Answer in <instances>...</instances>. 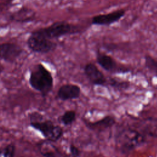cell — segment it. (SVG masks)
<instances>
[{"mask_svg":"<svg viewBox=\"0 0 157 157\" xmlns=\"http://www.w3.org/2000/svg\"><path fill=\"white\" fill-rule=\"evenodd\" d=\"M31 87L39 92L43 97L47 96L53 87V77L51 72L42 63L31 69L29 77Z\"/></svg>","mask_w":157,"mask_h":157,"instance_id":"6da1fadb","label":"cell"},{"mask_svg":"<svg viewBox=\"0 0 157 157\" xmlns=\"http://www.w3.org/2000/svg\"><path fill=\"white\" fill-rule=\"evenodd\" d=\"M29 125L34 129L39 131L46 139L51 142L58 140L63 135V128L55 124L52 120L44 119L43 116L37 112L29 115Z\"/></svg>","mask_w":157,"mask_h":157,"instance_id":"7a4b0ae2","label":"cell"},{"mask_svg":"<svg viewBox=\"0 0 157 157\" xmlns=\"http://www.w3.org/2000/svg\"><path fill=\"white\" fill-rule=\"evenodd\" d=\"M145 142V136L141 132L127 128L121 131L115 138L118 150L123 154H128Z\"/></svg>","mask_w":157,"mask_h":157,"instance_id":"3957f363","label":"cell"},{"mask_svg":"<svg viewBox=\"0 0 157 157\" xmlns=\"http://www.w3.org/2000/svg\"><path fill=\"white\" fill-rule=\"evenodd\" d=\"M39 35L49 39H55L63 36L78 33V26L65 21H55L50 25L34 30Z\"/></svg>","mask_w":157,"mask_h":157,"instance_id":"277c9868","label":"cell"},{"mask_svg":"<svg viewBox=\"0 0 157 157\" xmlns=\"http://www.w3.org/2000/svg\"><path fill=\"white\" fill-rule=\"evenodd\" d=\"M26 44L29 50L37 53L45 54L54 51L57 48V44L33 31L26 40Z\"/></svg>","mask_w":157,"mask_h":157,"instance_id":"5b68a950","label":"cell"},{"mask_svg":"<svg viewBox=\"0 0 157 157\" xmlns=\"http://www.w3.org/2000/svg\"><path fill=\"white\" fill-rule=\"evenodd\" d=\"M96 59L98 64L107 72L112 73H125L129 71L128 68L118 66L117 61L112 56L99 50L96 52Z\"/></svg>","mask_w":157,"mask_h":157,"instance_id":"8992f818","label":"cell"},{"mask_svg":"<svg viewBox=\"0 0 157 157\" xmlns=\"http://www.w3.org/2000/svg\"><path fill=\"white\" fill-rule=\"evenodd\" d=\"M1 59L8 63H13L23 53L19 45L12 42H4L0 45Z\"/></svg>","mask_w":157,"mask_h":157,"instance_id":"52a82bcc","label":"cell"},{"mask_svg":"<svg viewBox=\"0 0 157 157\" xmlns=\"http://www.w3.org/2000/svg\"><path fill=\"white\" fill-rule=\"evenodd\" d=\"M123 9H118L108 13L94 15L91 18V25L97 26H110L120 20L125 15Z\"/></svg>","mask_w":157,"mask_h":157,"instance_id":"ba28073f","label":"cell"},{"mask_svg":"<svg viewBox=\"0 0 157 157\" xmlns=\"http://www.w3.org/2000/svg\"><path fill=\"white\" fill-rule=\"evenodd\" d=\"M83 70L86 77L93 85L101 86L108 85V79L94 64L91 63L86 64Z\"/></svg>","mask_w":157,"mask_h":157,"instance_id":"9c48e42d","label":"cell"},{"mask_svg":"<svg viewBox=\"0 0 157 157\" xmlns=\"http://www.w3.org/2000/svg\"><path fill=\"white\" fill-rule=\"evenodd\" d=\"M81 94L80 87L75 84L66 83L61 85L57 91L59 99L66 101L78 99Z\"/></svg>","mask_w":157,"mask_h":157,"instance_id":"30bf717a","label":"cell"},{"mask_svg":"<svg viewBox=\"0 0 157 157\" xmlns=\"http://www.w3.org/2000/svg\"><path fill=\"white\" fill-rule=\"evenodd\" d=\"M36 18L35 12L27 7H22L18 10L9 15L10 21L17 23H29L34 20Z\"/></svg>","mask_w":157,"mask_h":157,"instance_id":"8fae6325","label":"cell"},{"mask_svg":"<svg viewBox=\"0 0 157 157\" xmlns=\"http://www.w3.org/2000/svg\"><path fill=\"white\" fill-rule=\"evenodd\" d=\"M52 142L45 140L37 144L39 153L43 157H61L62 156L59 150Z\"/></svg>","mask_w":157,"mask_h":157,"instance_id":"7c38bea8","label":"cell"},{"mask_svg":"<svg viewBox=\"0 0 157 157\" xmlns=\"http://www.w3.org/2000/svg\"><path fill=\"white\" fill-rule=\"evenodd\" d=\"M88 128L92 130L102 131L112 127L115 123V118L112 115H106L102 118L93 122L85 123Z\"/></svg>","mask_w":157,"mask_h":157,"instance_id":"4fadbf2b","label":"cell"},{"mask_svg":"<svg viewBox=\"0 0 157 157\" xmlns=\"http://www.w3.org/2000/svg\"><path fill=\"white\" fill-rule=\"evenodd\" d=\"M141 132L144 135L157 138V118L148 117L140 123Z\"/></svg>","mask_w":157,"mask_h":157,"instance_id":"5bb4252c","label":"cell"},{"mask_svg":"<svg viewBox=\"0 0 157 157\" xmlns=\"http://www.w3.org/2000/svg\"><path fill=\"white\" fill-rule=\"evenodd\" d=\"M76 117V112L75 110H68L65 111L58 119L64 126H70L75 122Z\"/></svg>","mask_w":157,"mask_h":157,"instance_id":"9a60e30c","label":"cell"},{"mask_svg":"<svg viewBox=\"0 0 157 157\" xmlns=\"http://www.w3.org/2000/svg\"><path fill=\"white\" fill-rule=\"evenodd\" d=\"M108 85L116 90L121 91L128 89L130 86V83L128 81L120 80L113 77H110L108 79Z\"/></svg>","mask_w":157,"mask_h":157,"instance_id":"2e32d148","label":"cell"},{"mask_svg":"<svg viewBox=\"0 0 157 157\" xmlns=\"http://www.w3.org/2000/svg\"><path fill=\"white\" fill-rule=\"evenodd\" d=\"M145 67L155 75L157 76V60L150 55L145 56Z\"/></svg>","mask_w":157,"mask_h":157,"instance_id":"e0dca14e","label":"cell"},{"mask_svg":"<svg viewBox=\"0 0 157 157\" xmlns=\"http://www.w3.org/2000/svg\"><path fill=\"white\" fill-rule=\"evenodd\" d=\"M15 151V145L13 144H9L1 148L0 157H13Z\"/></svg>","mask_w":157,"mask_h":157,"instance_id":"ac0fdd59","label":"cell"},{"mask_svg":"<svg viewBox=\"0 0 157 157\" xmlns=\"http://www.w3.org/2000/svg\"><path fill=\"white\" fill-rule=\"evenodd\" d=\"M69 155L71 157H79L80 155V151L79 148L76 147L74 144H70L69 147Z\"/></svg>","mask_w":157,"mask_h":157,"instance_id":"d6986e66","label":"cell"},{"mask_svg":"<svg viewBox=\"0 0 157 157\" xmlns=\"http://www.w3.org/2000/svg\"><path fill=\"white\" fill-rule=\"evenodd\" d=\"M103 48L107 51L112 52L117 48V45L113 43H106L103 45Z\"/></svg>","mask_w":157,"mask_h":157,"instance_id":"ffe728a7","label":"cell"},{"mask_svg":"<svg viewBox=\"0 0 157 157\" xmlns=\"http://www.w3.org/2000/svg\"><path fill=\"white\" fill-rule=\"evenodd\" d=\"M14 1V0H7V1L9 2H12V1Z\"/></svg>","mask_w":157,"mask_h":157,"instance_id":"44dd1931","label":"cell"}]
</instances>
